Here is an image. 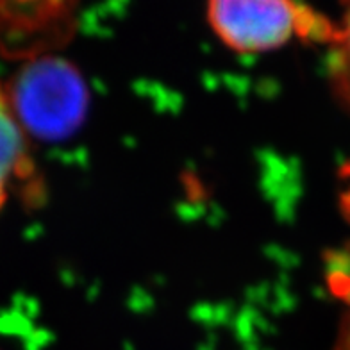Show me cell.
Instances as JSON below:
<instances>
[{"label": "cell", "instance_id": "1", "mask_svg": "<svg viewBox=\"0 0 350 350\" xmlns=\"http://www.w3.org/2000/svg\"><path fill=\"white\" fill-rule=\"evenodd\" d=\"M5 90L23 133L40 142H65L84 124L90 93L83 75L68 61L38 57Z\"/></svg>", "mask_w": 350, "mask_h": 350}, {"label": "cell", "instance_id": "2", "mask_svg": "<svg viewBox=\"0 0 350 350\" xmlns=\"http://www.w3.org/2000/svg\"><path fill=\"white\" fill-rule=\"evenodd\" d=\"M213 31L232 51L256 54L291 38L331 43L334 23L295 0H208Z\"/></svg>", "mask_w": 350, "mask_h": 350}, {"label": "cell", "instance_id": "3", "mask_svg": "<svg viewBox=\"0 0 350 350\" xmlns=\"http://www.w3.org/2000/svg\"><path fill=\"white\" fill-rule=\"evenodd\" d=\"M77 0H0V52L36 55L74 33Z\"/></svg>", "mask_w": 350, "mask_h": 350}, {"label": "cell", "instance_id": "4", "mask_svg": "<svg viewBox=\"0 0 350 350\" xmlns=\"http://www.w3.org/2000/svg\"><path fill=\"white\" fill-rule=\"evenodd\" d=\"M33 175L27 142L22 125L11 107L8 90L0 84V209L8 200L10 188Z\"/></svg>", "mask_w": 350, "mask_h": 350}, {"label": "cell", "instance_id": "5", "mask_svg": "<svg viewBox=\"0 0 350 350\" xmlns=\"http://www.w3.org/2000/svg\"><path fill=\"white\" fill-rule=\"evenodd\" d=\"M341 22L334 25L329 54V74L332 92L350 111V0H341Z\"/></svg>", "mask_w": 350, "mask_h": 350}, {"label": "cell", "instance_id": "6", "mask_svg": "<svg viewBox=\"0 0 350 350\" xmlns=\"http://www.w3.org/2000/svg\"><path fill=\"white\" fill-rule=\"evenodd\" d=\"M331 284L332 290L336 291L338 295L349 302L350 306V272L343 268H334L331 273ZM336 350H350V311L347 314L345 322L341 325L340 338H338Z\"/></svg>", "mask_w": 350, "mask_h": 350}, {"label": "cell", "instance_id": "7", "mask_svg": "<svg viewBox=\"0 0 350 350\" xmlns=\"http://www.w3.org/2000/svg\"><path fill=\"white\" fill-rule=\"evenodd\" d=\"M341 208H343V213H345L347 220L350 221V186L347 188V191L341 197Z\"/></svg>", "mask_w": 350, "mask_h": 350}]
</instances>
